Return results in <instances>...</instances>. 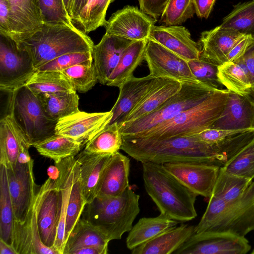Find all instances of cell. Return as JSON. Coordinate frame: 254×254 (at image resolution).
<instances>
[{"label": "cell", "instance_id": "6da1fadb", "mask_svg": "<svg viewBox=\"0 0 254 254\" xmlns=\"http://www.w3.org/2000/svg\"><path fill=\"white\" fill-rule=\"evenodd\" d=\"M123 137L121 149L137 161L158 164L198 162L224 165L250 142L245 132L216 142L197 140L194 135L151 139Z\"/></svg>", "mask_w": 254, "mask_h": 254}, {"label": "cell", "instance_id": "7a4b0ae2", "mask_svg": "<svg viewBox=\"0 0 254 254\" xmlns=\"http://www.w3.org/2000/svg\"><path fill=\"white\" fill-rule=\"evenodd\" d=\"M145 190L160 213L179 222L197 216L195 202L198 195L167 172L161 164L142 162Z\"/></svg>", "mask_w": 254, "mask_h": 254}, {"label": "cell", "instance_id": "3957f363", "mask_svg": "<svg viewBox=\"0 0 254 254\" xmlns=\"http://www.w3.org/2000/svg\"><path fill=\"white\" fill-rule=\"evenodd\" d=\"M139 195L129 186L121 195L97 196L87 203L81 217L102 232L111 241L129 232L140 211Z\"/></svg>", "mask_w": 254, "mask_h": 254}, {"label": "cell", "instance_id": "277c9868", "mask_svg": "<svg viewBox=\"0 0 254 254\" xmlns=\"http://www.w3.org/2000/svg\"><path fill=\"white\" fill-rule=\"evenodd\" d=\"M17 45L28 52L37 69L65 54L92 52L94 44L87 34L74 25L43 24L40 30Z\"/></svg>", "mask_w": 254, "mask_h": 254}, {"label": "cell", "instance_id": "5b68a950", "mask_svg": "<svg viewBox=\"0 0 254 254\" xmlns=\"http://www.w3.org/2000/svg\"><path fill=\"white\" fill-rule=\"evenodd\" d=\"M254 230V181L237 200L226 202L209 198L206 210L194 233L226 232L245 237Z\"/></svg>", "mask_w": 254, "mask_h": 254}, {"label": "cell", "instance_id": "8992f818", "mask_svg": "<svg viewBox=\"0 0 254 254\" xmlns=\"http://www.w3.org/2000/svg\"><path fill=\"white\" fill-rule=\"evenodd\" d=\"M229 90L216 89L199 104L169 121L132 136L158 139L176 136H189L210 128L226 105Z\"/></svg>", "mask_w": 254, "mask_h": 254}, {"label": "cell", "instance_id": "52a82bcc", "mask_svg": "<svg viewBox=\"0 0 254 254\" xmlns=\"http://www.w3.org/2000/svg\"><path fill=\"white\" fill-rule=\"evenodd\" d=\"M215 90L201 83L183 82L180 90L155 110L120 125V133L132 136L147 131L201 102Z\"/></svg>", "mask_w": 254, "mask_h": 254}, {"label": "cell", "instance_id": "ba28073f", "mask_svg": "<svg viewBox=\"0 0 254 254\" xmlns=\"http://www.w3.org/2000/svg\"><path fill=\"white\" fill-rule=\"evenodd\" d=\"M10 94L9 114L30 147L56 133L58 122L47 116L38 97L26 85Z\"/></svg>", "mask_w": 254, "mask_h": 254}, {"label": "cell", "instance_id": "9c48e42d", "mask_svg": "<svg viewBox=\"0 0 254 254\" xmlns=\"http://www.w3.org/2000/svg\"><path fill=\"white\" fill-rule=\"evenodd\" d=\"M0 89L11 93L26 85L37 71L28 52L0 34Z\"/></svg>", "mask_w": 254, "mask_h": 254}, {"label": "cell", "instance_id": "30bf717a", "mask_svg": "<svg viewBox=\"0 0 254 254\" xmlns=\"http://www.w3.org/2000/svg\"><path fill=\"white\" fill-rule=\"evenodd\" d=\"M251 249L245 237L226 232L193 233L175 254H246Z\"/></svg>", "mask_w": 254, "mask_h": 254}, {"label": "cell", "instance_id": "8fae6325", "mask_svg": "<svg viewBox=\"0 0 254 254\" xmlns=\"http://www.w3.org/2000/svg\"><path fill=\"white\" fill-rule=\"evenodd\" d=\"M36 199L37 223L41 240L46 246L54 249L61 203V192L54 179L49 177L39 187Z\"/></svg>", "mask_w": 254, "mask_h": 254}, {"label": "cell", "instance_id": "7c38bea8", "mask_svg": "<svg viewBox=\"0 0 254 254\" xmlns=\"http://www.w3.org/2000/svg\"><path fill=\"white\" fill-rule=\"evenodd\" d=\"M34 160L25 163L17 162L13 168H7L9 191L14 220L23 222L34 201L39 188L35 181Z\"/></svg>", "mask_w": 254, "mask_h": 254}, {"label": "cell", "instance_id": "4fadbf2b", "mask_svg": "<svg viewBox=\"0 0 254 254\" xmlns=\"http://www.w3.org/2000/svg\"><path fill=\"white\" fill-rule=\"evenodd\" d=\"M144 60L149 68V74L154 77H167L182 83H200L191 73L187 61L153 40H148Z\"/></svg>", "mask_w": 254, "mask_h": 254}, {"label": "cell", "instance_id": "5bb4252c", "mask_svg": "<svg viewBox=\"0 0 254 254\" xmlns=\"http://www.w3.org/2000/svg\"><path fill=\"white\" fill-rule=\"evenodd\" d=\"M162 167L189 189L209 198L218 177L220 166L198 162L161 164Z\"/></svg>", "mask_w": 254, "mask_h": 254}, {"label": "cell", "instance_id": "9a60e30c", "mask_svg": "<svg viewBox=\"0 0 254 254\" xmlns=\"http://www.w3.org/2000/svg\"><path fill=\"white\" fill-rule=\"evenodd\" d=\"M156 21L137 7L127 5L113 13L107 21L105 34L132 41L148 40Z\"/></svg>", "mask_w": 254, "mask_h": 254}, {"label": "cell", "instance_id": "2e32d148", "mask_svg": "<svg viewBox=\"0 0 254 254\" xmlns=\"http://www.w3.org/2000/svg\"><path fill=\"white\" fill-rule=\"evenodd\" d=\"M112 116L111 111L91 113L79 111L59 120L56 133L71 138L84 145L106 127Z\"/></svg>", "mask_w": 254, "mask_h": 254}, {"label": "cell", "instance_id": "e0dca14e", "mask_svg": "<svg viewBox=\"0 0 254 254\" xmlns=\"http://www.w3.org/2000/svg\"><path fill=\"white\" fill-rule=\"evenodd\" d=\"M165 78L150 74L142 77L133 76L124 82L119 88L118 98L111 110L113 116L107 126L117 123L119 127L143 97Z\"/></svg>", "mask_w": 254, "mask_h": 254}, {"label": "cell", "instance_id": "ac0fdd59", "mask_svg": "<svg viewBox=\"0 0 254 254\" xmlns=\"http://www.w3.org/2000/svg\"><path fill=\"white\" fill-rule=\"evenodd\" d=\"M210 128L246 131L254 130V103L252 96L229 90L227 102Z\"/></svg>", "mask_w": 254, "mask_h": 254}, {"label": "cell", "instance_id": "d6986e66", "mask_svg": "<svg viewBox=\"0 0 254 254\" xmlns=\"http://www.w3.org/2000/svg\"><path fill=\"white\" fill-rule=\"evenodd\" d=\"M148 39L153 40L187 61L198 59L200 44L194 41L190 31L181 25H153Z\"/></svg>", "mask_w": 254, "mask_h": 254}, {"label": "cell", "instance_id": "ffe728a7", "mask_svg": "<svg viewBox=\"0 0 254 254\" xmlns=\"http://www.w3.org/2000/svg\"><path fill=\"white\" fill-rule=\"evenodd\" d=\"M37 213L36 195L25 220L23 222L14 221L11 245L18 254H59L55 249L46 246L42 242Z\"/></svg>", "mask_w": 254, "mask_h": 254}, {"label": "cell", "instance_id": "44dd1931", "mask_svg": "<svg viewBox=\"0 0 254 254\" xmlns=\"http://www.w3.org/2000/svg\"><path fill=\"white\" fill-rule=\"evenodd\" d=\"M133 41L105 34L92 50L93 63L99 82L106 84L126 48Z\"/></svg>", "mask_w": 254, "mask_h": 254}, {"label": "cell", "instance_id": "7402d4cb", "mask_svg": "<svg viewBox=\"0 0 254 254\" xmlns=\"http://www.w3.org/2000/svg\"><path fill=\"white\" fill-rule=\"evenodd\" d=\"M246 35L231 28L220 25L201 32L200 56L218 65L226 62L232 49Z\"/></svg>", "mask_w": 254, "mask_h": 254}, {"label": "cell", "instance_id": "603a6c76", "mask_svg": "<svg viewBox=\"0 0 254 254\" xmlns=\"http://www.w3.org/2000/svg\"><path fill=\"white\" fill-rule=\"evenodd\" d=\"M17 45L42 28L38 0H7Z\"/></svg>", "mask_w": 254, "mask_h": 254}, {"label": "cell", "instance_id": "cb8c5ba5", "mask_svg": "<svg viewBox=\"0 0 254 254\" xmlns=\"http://www.w3.org/2000/svg\"><path fill=\"white\" fill-rule=\"evenodd\" d=\"M112 154L88 152L84 150L75 156L87 203L98 195L104 170Z\"/></svg>", "mask_w": 254, "mask_h": 254}, {"label": "cell", "instance_id": "d4e9b609", "mask_svg": "<svg viewBox=\"0 0 254 254\" xmlns=\"http://www.w3.org/2000/svg\"><path fill=\"white\" fill-rule=\"evenodd\" d=\"M195 226L182 224L173 226L131 250L132 254L174 253L194 233Z\"/></svg>", "mask_w": 254, "mask_h": 254}, {"label": "cell", "instance_id": "484cf974", "mask_svg": "<svg viewBox=\"0 0 254 254\" xmlns=\"http://www.w3.org/2000/svg\"><path fill=\"white\" fill-rule=\"evenodd\" d=\"M130 160L119 151L113 154L104 170L97 196L116 197L129 186Z\"/></svg>", "mask_w": 254, "mask_h": 254}, {"label": "cell", "instance_id": "4316f807", "mask_svg": "<svg viewBox=\"0 0 254 254\" xmlns=\"http://www.w3.org/2000/svg\"><path fill=\"white\" fill-rule=\"evenodd\" d=\"M75 157H71L55 163L58 169L55 180L61 192L60 222L54 249L63 254L65 247V221L68 200L72 187Z\"/></svg>", "mask_w": 254, "mask_h": 254}, {"label": "cell", "instance_id": "83f0119b", "mask_svg": "<svg viewBox=\"0 0 254 254\" xmlns=\"http://www.w3.org/2000/svg\"><path fill=\"white\" fill-rule=\"evenodd\" d=\"M22 144L30 147L20 128L8 114L0 121V164L13 168Z\"/></svg>", "mask_w": 254, "mask_h": 254}, {"label": "cell", "instance_id": "f1b7e54d", "mask_svg": "<svg viewBox=\"0 0 254 254\" xmlns=\"http://www.w3.org/2000/svg\"><path fill=\"white\" fill-rule=\"evenodd\" d=\"M182 83L175 79L165 77L143 97L128 114L124 122L133 121L155 110L180 90Z\"/></svg>", "mask_w": 254, "mask_h": 254}, {"label": "cell", "instance_id": "f546056e", "mask_svg": "<svg viewBox=\"0 0 254 254\" xmlns=\"http://www.w3.org/2000/svg\"><path fill=\"white\" fill-rule=\"evenodd\" d=\"M179 222L162 213L154 217L140 218L129 231L126 239L127 247L131 251Z\"/></svg>", "mask_w": 254, "mask_h": 254}, {"label": "cell", "instance_id": "4dcf8cb0", "mask_svg": "<svg viewBox=\"0 0 254 254\" xmlns=\"http://www.w3.org/2000/svg\"><path fill=\"white\" fill-rule=\"evenodd\" d=\"M110 241L99 230L81 218L66 241L63 254H70L75 250L85 247L98 248L107 254Z\"/></svg>", "mask_w": 254, "mask_h": 254}, {"label": "cell", "instance_id": "1f68e13d", "mask_svg": "<svg viewBox=\"0 0 254 254\" xmlns=\"http://www.w3.org/2000/svg\"><path fill=\"white\" fill-rule=\"evenodd\" d=\"M148 40L133 41L126 48L118 65L110 75L107 85L119 88L133 76L134 71L144 60Z\"/></svg>", "mask_w": 254, "mask_h": 254}, {"label": "cell", "instance_id": "d6a6232c", "mask_svg": "<svg viewBox=\"0 0 254 254\" xmlns=\"http://www.w3.org/2000/svg\"><path fill=\"white\" fill-rule=\"evenodd\" d=\"M218 77L227 90L252 96L254 89L245 65L240 58L218 66Z\"/></svg>", "mask_w": 254, "mask_h": 254}, {"label": "cell", "instance_id": "836d02e7", "mask_svg": "<svg viewBox=\"0 0 254 254\" xmlns=\"http://www.w3.org/2000/svg\"><path fill=\"white\" fill-rule=\"evenodd\" d=\"M83 145L68 137L55 133L33 145L39 154L54 162L75 157Z\"/></svg>", "mask_w": 254, "mask_h": 254}, {"label": "cell", "instance_id": "e575fe53", "mask_svg": "<svg viewBox=\"0 0 254 254\" xmlns=\"http://www.w3.org/2000/svg\"><path fill=\"white\" fill-rule=\"evenodd\" d=\"M36 96L47 116L57 122L79 111V97L76 92L43 93Z\"/></svg>", "mask_w": 254, "mask_h": 254}, {"label": "cell", "instance_id": "d590c367", "mask_svg": "<svg viewBox=\"0 0 254 254\" xmlns=\"http://www.w3.org/2000/svg\"><path fill=\"white\" fill-rule=\"evenodd\" d=\"M26 85L35 95L76 92L61 71L37 70Z\"/></svg>", "mask_w": 254, "mask_h": 254}, {"label": "cell", "instance_id": "8d00e7d4", "mask_svg": "<svg viewBox=\"0 0 254 254\" xmlns=\"http://www.w3.org/2000/svg\"><path fill=\"white\" fill-rule=\"evenodd\" d=\"M252 182V179L228 173L221 167L210 197L226 202L234 201L243 195Z\"/></svg>", "mask_w": 254, "mask_h": 254}, {"label": "cell", "instance_id": "74e56055", "mask_svg": "<svg viewBox=\"0 0 254 254\" xmlns=\"http://www.w3.org/2000/svg\"><path fill=\"white\" fill-rule=\"evenodd\" d=\"M14 221L7 168L3 164H0V239L11 245Z\"/></svg>", "mask_w": 254, "mask_h": 254}, {"label": "cell", "instance_id": "f35d334b", "mask_svg": "<svg viewBox=\"0 0 254 254\" xmlns=\"http://www.w3.org/2000/svg\"><path fill=\"white\" fill-rule=\"evenodd\" d=\"M86 204L80 180L79 165L76 160L66 216L65 243L74 226L81 218Z\"/></svg>", "mask_w": 254, "mask_h": 254}, {"label": "cell", "instance_id": "ab89813d", "mask_svg": "<svg viewBox=\"0 0 254 254\" xmlns=\"http://www.w3.org/2000/svg\"><path fill=\"white\" fill-rule=\"evenodd\" d=\"M114 0H88L74 23L86 34L95 30L106 23V15Z\"/></svg>", "mask_w": 254, "mask_h": 254}, {"label": "cell", "instance_id": "60d3db41", "mask_svg": "<svg viewBox=\"0 0 254 254\" xmlns=\"http://www.w3.org/2000/svg\"><path fill=\"white\" fill-rule=\"evenodd\" d=\"M254 39V0L239 3L225 16L220 25Z\"/></svg>", "mask_w": 254, "mask_h": 254}, {"label": "cell", "instance_id": "b9f144b4", "mask_svg": "<svg viewBox=\"0 0 254 254\" xmlns=\"http://www.w3.org/2000/svg\"><path fill=\"white\" fill-rule=\"evenodd\" d=\"M123 137L117 123L107 126L86 144L84 150L90 153L113 154L121 149Z\"/></svg>", "mask_w": 254, "mask_h": 254}, {"label": "cell", "instance_id": "7bdbcfd3", "mask_svg": "<svg viewBox=\"0 0 254 254\" xmlns=\"http://www.w3.org/2000/svg\"><path fill=\"white\" fill-rule=\"evenodd\" d=\"M61 71L74 90L81 93L90 90L99 81L93 62L78 64Z\"/></svg>", "mask_w": 254, "mask_h": 254}, {"label": "cell", "instance_id": "ee69618b", "mask_svg": "<svg viewBox=\"0 0 254 254\" xmlns=\"http://www.w3.org/2000/svg\"><path fill=\"white\" fill-rule=\"evenodd\" d=\"M221 168L228 173L254 180V138Z\"/></svg>", "mask_w": 254, "mask_h": 254}, {"label": "cell", "instance_id": "f6af8a7d", "mask_svg": "<svg viewBox=\"0 0 254 254\" xmlns=\"http://www.w3.org/2000/svg\"><path fill=\"white\" fill-rule=\"evenodd\" d=\"M193 75L201 84L215 89H223L218 77V65L201 56L188 61Z\"/></svg>", "mask_w": 254, "mask_h": 254}, {"label": "cell", "instance_id": "bcb514c9", "mask_svg": "<svg viewBox=\"0 0 254 254\" xmlns=\"http://www.w3.org/2000/svg\"><path fill=\"white\" fill-rule=\"evenodd\" d=\"M195 13L193 0H169L160 21L167 25H181Z\"/></svg>", "mask_w": 254, "mask_h": 254}, {"label": "cell", "instance_id": "7dc6e473", "mask_svg": "<svg viewBox=\"0 0 254 254\" xmlns=\"http://www.w3.org/2000/svg\"><path fill=\"white\" fill-rule=\"evenodd\" d=\"M43 24L73 26L66 12L63 0H38Z\"/></svg>", "mask_w": 254, "mask_h": 254}, {"label": "cell", "instance_id": "c3c4849f", "mask_svg": "<svg viewBox=\"0 0 254 254\" xmlns=\"http://www.w3.org/2000/svg\"><path fill=\"white\" fill-rule=\"evenodd\" d=\"M92 52L65 54L44 64L37 70L61 71L78 64L92 63L93 59Z\"/></svg>", "mask_w": 254, "mask_h": 254}, {"label": "cell", "instance_id": "681fc988", "mask_svg": "<svg viewBox=\"0 0 254 254\" xmlns=\"http://www.w3.org/2000/svg\"><path fill=\"white\" fill-rule=\"evenodd\" d=\"M243 132L245 131L208 128L193 135L200 141L206 142H216Z\"/></svg>", "mask_w": 254, "mask_h": 254}, {"label": "cell", "instance_id": "f907efd6", "mask_svg": "<svg viewBox=\"0 0 254 254\" xmlns=\"http://www.w3.org/2000/svg\"><path fill=\"white\" fill-rule=\"evenodd\" d=\"M0 34L10 37L14 40V29L7 0H0Z\"/></svg>", "mask_w": 254, "mask_h": 254}, {"label": "cell", "instance_id": "816d5d0a", "mask_svg": "<svg viewBox=\"0 0 254 254\" xmlns=\"http://www.w3.org/2000/svg\"><path fill=\"white\" fill-rule=\"evenodd\" d=\"M169 0H138L140 9L157 20Z\"/></svg>", "mask_w": 254, "mask_h": 254}, {"label": "cell", "instance_id": "f5cc1de1", "mask_svg": "<svg viewBox=\"0 0 254 254\" xmlns=\"http://www.w3.org/2000/svg\"><path fill=\"white\" fill-rule=\"evenodd\" d=\"M239 58L246 67L254 91V39L248 46L244 55Z\"/></svg>", "mask_w": 254, "mask_h": 254}, {"label": "cell", "instance_id": "db71d44e", "mask_svg": "<svg viewBox=\"0 0 254 254\" xmlns=\"http://www.w3.org/2000/svg\"><path fill=\"white\" fill-rule=\"evenodd\" d=\"M253 39L251 36L246 35L229 53L226 57V62H233L242 57Z\"/></svg>", "mask_w": 254, "mask_h": 254}, {"label": "cell", "instance_id": "11a10c76", "mask_svg": "<svg viewBox=\"0 0 254 254\" xmlns=\"http://www.w3.org/2000/svg\"><path fill=\"white\" fill-rule=\"evenodd\" d=\"M215 0H193L195 13L199 18H207Z\"/></svg>", "mask_w": 254, "mask_h": 254}, {"label": "cell", "instance_id": "9f6ffc18", "mask_svg": "<svg viewBox=\"0 0 254 254\" xmlns=\"http://www.w3.org/2000/svg\"><path fill=\"white\" fill-rule=\"evenodd\" d=\"M87 1L88 0H72L70 19L73 24Z\"/></svg>", "mask_w": 254, "mask_h": 254}, {"label": "cell", "instance_id": "6f0895ef", "mask_svg": "<svg viewBox=\"0 0 254 254\" xmlns=\"http://www.w3.org/2000/svg\"><path fill=\"white\" fill-rule=\"evenodd\" d=\"M70 254H106L102 249L96 247L81 248L72 251Z\"/></svg>", "mask_w": 254, "mask_h": 254}, {"label": "cell", "instance_id": "680465c9", "mask_svg": "<svg viewBox=\"0 0 254 254\" xmlns=\"http://www.w3.org/2000/svg\"><path fill=\"white\" fill-rule=\"evenodd\" d=\"M0 254H18L12 246L0 239Z\"/></svg>", "mask_w": 254, "mask_h": 254}, {"label": "cell", "instance_id": "91938a15", "mask_svg": "<svg viewBox=\"0 0 254 254\" xmlns=\"http://www.w3.org/2000/svg\"><path fill=\"white\" fill-rule=\"evenodd\" d=\"M64 6L66 12L70 18V14L72 5V0H63Z\"/></svg>", "mask_w": 254, "mask_h": 254}, {"label": "cell", "instance_id": "94428289", "mask_svg": "<svg viewBox=\"0 0 254 254\" xmlns=\"http://www.w3.org/2000/svg\"><path fill=\"white\" fill-rule=\"evenodd\" d=\"M252 97H253V101H254V93L253 94Z\"/></svg>", "mask_w": 254, "mask_h": 254}, {"label": "cell", "instance_id": "6125c7cd", "mask_svg": "<svg viewBox=\"0 0 254 254\" xmlns=\"http://www.w3.org/2000/svg\"><path fill=\"white\" fill-rule=\"evenodd\" d=\"M252 254H254V250L251 252Z\"/></svg>", "mask_w": 254, "mask_h": 254}]
</instances>
